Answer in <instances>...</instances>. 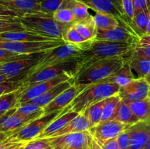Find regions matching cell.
I'll list each match as a JSON object with an SVG mask.
<instances>
[{"label": "cell", "instance_id": "cell-1", "mask_svg": "<svg viewBox=\"0 0 150 149\" xmlns=\"http://www.w3.org/2000/svg\"><path fill=\"white\" fill-rule=\"evenodd\" d=\"M131 53L125 56L100 60L90 64L78 73L75 77V84L83 91L89 85L101 83L120 70L129 59Z\"/></svg>", "mask_w": 150, "mask_h": 149}, {"label": "cell", "instance_id": "cell-2", "mask_svg": "<svg viewBox=\"0 0 150 149\" xmlns=\"http://www.w3.org/2000/svg\"><path fill=\"white\" fill-rule=\"evenodd\" d=\"M134 46L135 44L128 42L94 39L90 47L83 51L79 58L80 71L100 60L128 55L133 51Z\"/></svg>", "mask_w": 150, "mask_h": 149}, {"label": "cell", "instance_id": "cell-3", "mask_svg": "<svg viewBox=\"0 0 150 149\" xmlns=\"http://www.w3.org/2000/svg\"><path fill=\"white\" fill-rule=\"evenodd\" d=\"M120 89V86L114 83H100L89 85L73 99L68 106L63 109L62 112L73 111L81 113L88 107L119 93Z\"/></svg>", "mask_w": 150, "mask_h": 149}, {"label": "cell", "instance_id": "cell-4", "mask_svg": "<svg viewBox=\"0 0 150 149\" xmlns=\"http://www.w3.org/2000/svg\"><path fill=\"white\" fill-rule=\"evenodd\" d=\"M26 31L51 38L63 40V35L71 25L60 23L54 20L53 15L38 13L18 18Z\"/></svg>", "mask_w": 150, "mask_h": 149}, {"label": "cell", "instance_id": "cell-5", "mask_svg": "<svg viewBox=\"0 0 150 149\" xmlns=\"http://www.w3.org/2000/svg\"><path fill=\"white\" fill-rule=\"evenodd\" d=\"M82 52L83 51L79 45L65 43L62 46L48 51L45 55L40 57L36 64L27 72L25 77L51 66L56 65L64 61L79 59Z\"/></svg>", "mask_w": 150, "mask_h": 149}, {"label": "cell", "instance_id": "cell-6", "mask_svg": "<svg viewBox=\"0 0 150 149\" xmlns=\"http://www.w3.org/2000/svg\"><path fill=\"white\" fill-rule=\"evenodd\" d=\"M52 149H100L89 131L48 137Z\"/></svg>", "mask_w": 150, "mask_h": 149}, {"label": "cell", "instance_id": "cell-7", "mask_svg": "<svg viewBox=\"0 0 150 149\" xmlns=\"http://www.w3.org/2000/svg\"><path fill=\"white\" fill-rule=\"evenodd\" d=\"M79 71H80L79 59L64 61L40 70L30 75L26 76L22 78L23 80L22 86H27L34 83L46 81L62 74H70L76 76Z\"/></svg>", "mask_w": 150, "mask_h": 149}, {"label": "cell", "instance_id": "cell-8", "mask_svg": "<svg viewBox=\"0 0 150 149\" xmlns=\"http://www.w3.org/2000/svg\"><path fill=\"white\" fill-rule=\"evenodd\" d=\"M64 40L55 39L37 42H18L0 39V48L21 54H33L48 52L64 45Z\"/></svg>", "mask_w": 150, "mask_h": 149}, {"label": "cell", "instance_id": "cell-9", "mask_svg": "<svg viewBox=\"0 0 150 149\" xmlns=\"http://www.w3.org/2000/svg\"><path fill=\"white\" fill-rule=\"evenodd\" d=\"M95 12H102L114 16L120 24L135 32L132 23L125 13L122 0H80ZM136 33V32H135Z\"/></svg>", "mask_w": 150, "mask_h": 149}, {"label": "cell", "instance_id": "cell-10", "mask_svg": "<svg viewBox=\"0 0 150 149\" xmlns=\"http://www.w3.org/2000/svg\"><path fill=\"white\" fill-rule=\"evenodd\" d=\"M62 111V110L54 111L50 113L44 114L40 118L25 125L11 135V137L18 142H29L35 140L45 129L61 114Z\"/></svg>", "mask_w": 150, "mask_h": 149}, {"label": "cell", "instance_id": "cell-11", "mask_svg": "<svg viewBox=\"0 0 150 149\" xmlns=\"http://www.w3.org/2000/svg\"><path fill=\"white\" fill-rule=\"evenodd\" d=\"M74 77H76V75L73 74H62L46 81L34 83L27 86H21L20 88V95H19V106L21 104L29 102L40 96L54 86Z\"/></svg>", "mask_w": 150, "mask_h": 149}, {"label": "cell", "instance_id": "cell-12", "mask_svg": "<svg viewBox=\"0 0 150 149\" xmlns=\"http://www.w3.org/2000/svg\"><path fill=\"white\" fill-rule=\"evenodd\" d=\"M130 126L117 121L110 120L100 122L98 125L89 129V132L100 147L109 140L115 139Z\"/></svg>", "mask_w": 150, "mask_h": 149}, {"label": "cell", "instance_id": "cell-13", "mask_svg": "<svg viewBox=\"0 0 150 149\" xmlns=\"http://www.w3.org/2000/svg\"><path fill=\"white\" fill-rule=\"evenodd\" d=\"M150 84L145 78L133 79L126 86L120 87L119 95L126 102L141 100L149 96Z\"/></svg>", "mask_w": 150, "mask_h": 149}, {"label": "cell", "instance_id": "cell-14", "mask_svg": "<svg viewBox=\"0 0 150 149\" xmlns=\"http://www.w3.org/2000/svg\"><path fill=\"white\" fill-rule=\"evenodd\" d=\"M46 53H42L32 58L16 60L7 63H1L0 64V74L8 76L10 78L18 77V76L24 77L27 72L34 65H35L40 58L45 55Z\"/></svg>", "mask_w": 150, "mask_h": 149}, {"label": "cell", "instance_id": "cell-15", "mask_svg": "<svg viewBox=\"0 0 150 149\" xmlns=\"http://www.w3.org/2000/svg\"><path fill=\"white\" fill-rule=\"evenodd\" d=\"M14 108L4 112L0 117V132H8L13 135L25 125L35 119L25 117L16 111Z\"/></svg>", "mask_w": 150, "mask_h": 149}, {"label": "cell", "instance_id": "cell-16", "mask_svg": "<svg viewBox=\"0 0 150 149\" xmlns=\"http://www.w3.org/2000/svg\"><path fill=\"white\" fill-rule=\"evenodd\" d=\"M139 38L135 32L120 24L118 27L111 30H98L95 39L136 44Z\"/></svg>", "mask_w": 150, "mask_h": 149}, {"label": "cell", "instance_id": "cell-17", "mask_svg": "<svg viewBox=\"0 0 150 149\" xmlns=\"http://www.w3.org/2000/svg\"><path fill=\"white\" fill-rule=\"evenodd\" d=\"M130 143L128 149H142L150 140V118L129 127Z\"/></svg>", "mask_w": 150, "mask_h": 149}, {"label": "cell", "instance_id": "cell-18", "mask_svg": "<svg viewBox=\"0 0 150 149\" xmlns=\"http://www.w3.org/2000/svg\"><path fill=\"white\" fill-rule=\"evenodd\" d=\"M0 4L10 9L19 15L40 13V0H0Z\"/></svg>", "mask_w": 150, "mask_h": 149}, {"label": "cell", "instance_id": "cell-19", "mask_svg": "<svg viewBox=\"0 0 150 149\" xmlns=\"http://www.w3.org/2000/svg\"><path fill=\"white\" fill-rule=\"evenodd\" d=\"M81 91V89L79 86H76V84L73 85L71 87L60 93L51 103L43 108L44 114L50 113L54 111L62 110L66 107L68 106Z\"/></svg>", "mask_w": 150, "mask_h": 149}, {"label": "cell", "instance_id": "cell-20", "mask_svg": "<svg viewBox=\"0 0 150 149\" xmlns=\"http://www.w3.org/2000/svg\"><path fill=\"white\" fill-rule=\"evenodd\" d=\"M74 84L75 77L74 78L70 79V80H67V81L62 82V83L54 86V87L51 88V89H49V90H48V91L45 92V93H42V95L38 96V97L35 98V99H32V100L26 102L35 104V105L44 108L45 106H47L48 104L51 103L55 98H57L60 93L64 92V91L67 90V89L71 87V86Z\"/></svg>", "mask_w": 150, "mask_h": 149}, {"label": "cell", "instance_id": "cell-21", "mask_svg": "<svg viewBox=\"0 0 150 149\" xmlns=\"http://www.w3.org/2000/svg\"><path fill=\"white\" fill-rule=\"evenodd\" d=\"M79 114V112H73V111H70V112H64V113L61 112V114L58 117H57L36 139L51 137L53 134L59 131L72 120L74 119Z\"/></svg>", "mask_w": 150, "mask_h": 149}, {"label": "cell", "instance_id": "cell-22", "mask_svg": "<svg viewBox=\"0 0 150 149\" xmlns=\"http://www.w3.org/2000/svg\"><path fill=\"white\" fill-rule=\"evenodd\" d=\"M0 39L9 41L18 42H37V41L55 40V39L45 37L34 32L23 31V32H7L0 34ZM60 40V39H59Z\"/></svg>", "mask_w": 150, "mask_h": 149}, {"label": "cell", "instance_id": "cell-23", "mask_svg": "<svg viewBox=\"0 0 150 149\" xmlns=\"http://www.w3.org/2000/svg\"><path fill=\"white\" fill-rule=\"evenodd\" d=\"M89 129H90V127H89V124L87 119L83 115V114L81 112L74 119L72 120L70 123H68L65 127H63L59 131L53 134L51 137H58V136L71 134V133L88 131V130H89Z\"/></svg>", "mask_w": 150, "mask_h": 149}, {"label": "cell", "instance_id": "cell-24", "mask_svg": "<svg viewBox=\"0 0 150 149\" xmlns=\"http://www.w3.org/2000/svg\"><path fill=\"white\" fill-rule=\"evenodd\" d=\"M133 79L136 78H135L134 74H133L131 68H130L128 59L120 70L116 72L112 75L109 76L108 77L105 78L101 83H117L120 87H122V86H125L127 84H128Z\"/></svg>", "mask_w": 150, "mask_h": 149}, {"label": "cell", "instance_id": "cell-25", "mask_svg": "<svg viewBox=\"0 0 150 149\" xmlns=\"http://www.w3.org/2000/svg\"><path fill=\"white\" fill-rule=\"evenodd\" d=\"M73 25L84 40L88 41L95 39L98 29L95 26L94 18L92 15L85 20L75 22Z\"/></svg>", "mask_w": 150, "mask_h": 149}, {"label": "cell", "instance_id": "cell-26", "mask_svg": "<svg viewBox=\"0 0 150 149\" xmlns=\"http://www.w3.org/2000/svg\"><path fill=\"white\" fill-rule=\"evenodd\" d=\"M126 102L129 105L133 115L138 121H145L150 118V97L149 96L141 100Z\"/></svg>", "mask_w": 150, "mask_h": 149}, {"label": "cell", "instance_id": "cell-27", "mask_svg": "<svg viewBox=\"0 0 150 149\" xmlns=\"http://www.w3.org/2000/svg\"><path fill=\"white\" fill-rule=\"evenodd\" d=\"M149 16L150 6L147 8L139 10L134 13L132 24H133V30L139 37L146 34V28H147Z\"/></svg>", "mask_w": 150, "mask_h": 149}, {"label": "cell", "instance_id": "cell-28", "mask_svg": "<svg viewBox=\"0 0 150 149\" xmlns=\"http://www.w3.org/2000/svg\"><path fill=\"white\" fill-rule=\"evenodd\" d=\"M94 21L98 30H111L120 25L119 20L114 16L102 12H95L93 16Z\"/></svg>", "mask_w": 150, "mask_h": 149}, {"label": "cell", "instance_id": "cell-29", "mask_svg": "<svg viewBox=\"0 0 150 149\" xmlns=\"http://www.w3.org/2000/svg\"><path fill=\"white\" fill-rule=\"evenodd\" d=\"M129 64L135 78H146L150 72V61L137 58L130 55L129 58Z\"/></svg>", "mask_w": 150, "mask_h": 149}, {"label": "cell", "instance_id": "cell-30", "mask_svg": "<svg viewBox=\"0 0 150 149\" xmlns=\"http://www.w3.org/2000/svg\"><path fill=\"white\" fill-rule=\"evenodd\" d=\"M114 120L129 126L139 122L136 117L133 115L127 102L123 99H121L119 103Z\"/></svg>", "mask_w": 150, "mask_h": 149}, {"label": "cell", "instance_id": "cell-31", "mask_svg": "<svg viewBox=\"0 0 150 149\" xmlns=\"http://www.w3.org/2000/svg\"><path fill=\"white\" fill-rule=\"evenodd\" d=\"M62 6L69 7L76 17V22L85 20L91 17L89 13V7L80 0H64Z\"/></svg>", "mask_w": 150, "mask_h": 149}, {"label": "cell", "instance_id": "cell-32", "mask_svg": "<svg viewBox=\"0 0 150 149\" xmlns=\"http://www.w3.org/2000/svg\"><path fill=\"white\" fill-rule=\"evenodd\" d=\"M121 99H122L119 93H117V94L110 96V97L107 98L104 100L102 118H101L100 122L114 120L116 112H117V107H118V105Z\"/></svg>", "mask_w": 150, "mask_h": 149}, {"label": "cell", "instance_id": "cell-33", "mask_svg": "<svg viewBox=\"0 0 150 149\" xmlns=\"http://www.w3.org/2000/svg\"><path fill=\"white\" fill-rule=\"evenodd\" d=\"M103 104L104 100H103L95 105L88 107L83 112H82L89 122L90 129L98 125L101 121Z\"/></svg>", "mask_w": 150, "mask_h": 149}, {"label": "cell", "instance_id": "cell-34", "mask_svg": "<svg viewBox=\"0 0 150 149\" xmlns=\"http://www.w3.org/2000/svg\"><path fill=\"white\" fill-rule=\"evenodd\" d=\"M132 55L137 58L150 61V35L145 34L135 44Z\"/></svg>", "mask_w": 150, "mask_h": 149}, {"label": "cell", "instance_id": "cell-35", "mask_svg": "<svg viewBox=\"0 0 150 149\" xmlns=\"http://www.w3.org/2000/svg\"><path fill=\"white\" fill-rule=\"evenodd\" d=\"M20 89L0 96V112H6L19 107Z\"/></svg>", "mask_w": 150, "mask_h": 149}, {"label": "cell", "instance_id": "cell-36", "mask_svg": "<svg viewBox=\"0 0 150 149\" xmlns=\"http://www.w3.org/2000/svg\"><path fill=\"white\" fill-rule=\"evenodd\" d=\"M16 111L23 116L32 118L35 120L44 115L43 108L29 102H25L20 105Z\"/></svg>", "mask_w": 150, "mask_h": 149}, {"label": "cell", "instance_id": "cell-37", "mask_svg": "<svg viewBox=\"0 0 150 149\" xmlns=\"http://www.w3.org/2000/svg\"><path fill=\"white\" fill-rule=\"evenodd\" d=\"M26 31L18 18H0V34L7 32H23Z\"/></svg>", "mask_w": 150, "mask_h": 149}, {"label": "cell", "instance_id": "cell-38", "mask_svg": "<svg viewBox=\"0 0 150 149\" xmlns=\"http://www.w3.org/2000/svg\"><path fill=\"white\" fill-rule=\"evenodd\" d=\"M54 20L65 25H73L76 22V17L69 7L62 6L53 14Z\"/></svg>", "mask_w": 150, "mask_h": 149}, {"label": "cell", "instance_id": "cell-39", "mask_svg": "<svg viewBox=\"0 0 150 149\" xmlns=\"http://www.w3.org/2000/svg\"><path fill=\"white\" fill-rule=\"evenodd\" d=\"M45 53V52H42ZM42 53H38L33 54H21L17 53L11 52V51H6V50L1 49L0 48V64L1 63H7L10 61H16V60L24 59V58H29L35 57L36 56L40 55Z\"/></svg>", "mask_w": 150, "mask_h": 149}, {"label": "cell", "instance_id": "cell-40", "mask_svg": "<svg viewBox=\"0 0 150 149\" xmlns=\"http://www.w3.org/2000/svg\"><path fill=\"white\" fill-rule=\"evenodd\" d=\"M22 78H23V77L18 76V77L10 79L7 81L0 83V96L1 95L10 93V92H13L20 89L23 85Z\"/></svg>", "mask_w": 150, "mask_h": 149}, {"label": "cell", "instance_id": "cell-41", "mask_svg": "<svg viewBox=\"0 0 150 149\" xmlns=\"http://www.w3.org/2000/svg\"><path fill=\"white\" fill-rule=\"evenodd\" d=\"M62 39L65 43L74 44V45H79L86 42V40H84L83 37L79 34L73 25H71L66 31L63 35Z\"/></svg>", "mask_w": 150, "mask_h": 149}, {"label": "cell", "instance_id": "cell-42", "mask_svg": "<svg viewBox=\"0 0 150 149\" xmlns=\"http://www.w3.org/2000/svg\"><path fill=\"white\" fill-rule=\"evenodd\" d=\"M64 0H40L41 12L53 15L62 6Z\"/></svg>", "mask_w": 150, "mask_h": 149}, {"label": "cell", "instance_id": "cell-43", "mask_svg": "<svg viewBox=\"0 0 150 149\" xmlns=\"http://www.w3.org/2000/svg\"><path fill=\"white\" fill-rule=\"evenodd\" d=\"M23 149H52L48 138L35 139L29 141L23 146Z\"/></svg>", "mask_w": 150, "mask_h": 149}, {"label": "cell", "instance_id": "cell-44", "mask_svg": "<svg viewBox=\"0 0 150 149\" xmlns=\"http://www.w3.org/2000/svg\"><path fill=\"white\" fill-rule=\"evenodd\" d=\"M117 140L121 149H128L130 143V131L129 127H127L125 131H123L118 137Z\"/></svg>", "mask_w": 150, "mask_h": 149}, {"label": "cell", "instance_id": "cell-45", "mask_svg": "<svg viewBox=\"0 0 150 149\" xmlns=\"http://www.w3.org/2000/svg\"><path fill=\"white\" fill-rule=\"evenodd\" d=\"M122 1L125 13L126 15L128 18L129 20H130V21L132 23L135 13L134 7H133V0H122ZM132 26H133V24H132Z\"/></svg>", "mask_w": 150, "mask_h": 149}, {"label": "cell", "instance_id": "cell-46", "mask_svg": "<svg viewBox=\"0 0 150 149\" xmlns=\"http://www.w3.org/2000/svg\"><path fill=\"white\" fill-rule=\"evenodd\" d=\"M28 142H18L14 140L11 136H10L9 141L1 149H16L22 147V146H24Z\"/></svg>", "mask_w": 150, "mask_h": 149}, {"label": "cell", "instance_id": "cell-47", "mask_svg": "<svg viewBox=\"0 0 150 149\" xmlns=\"http://www.w3.org/2000/svg\"><path fill=\"white\" fill-rule=\"evenodd\" d=\"M0 18H18L19 15L10 9L0 4Z\"/></svg>", "mask_w": 150, "mask_h": 149}, {"label": "cell", "instance_id": "cell-48", "mask_svg": "<svg viewBox=\"0 0 150 149\" xmlns=\"http://www.w3.org/2000/svg\"><path fill=\"white\" fill-rule=\"evenodd\" d=\"M133 1L135 13L147 8L150 6V0H133Z\"/></svg>", "mask_w": 150, "mask_h": 149}, {"label": "cell", "instance_id": "cell-49", "mask_svg": "<svg viewBox=\"0 0 150 149\" xmlns=\"http://www.w3.org/2000/svg\"><path fill=\"white\" fill-rule=\"evenodd\" d=\"M101 149H121L118 144L117 138L109 140L101 146Z\"/></svg>", "mask_w": 150, "mask_h": 149}, {"label": "cell", "instance_id": "cell-50", "mask_svg": "<svg viewBox=\"0 0 150 149\" xmlns=\"http://www.w3.org/2000/svg\"><path fill=\"white\" fill-rule=\"evenodd\" d=\"M10 79H12V78L9 77L8 76L4 75V74H0V83H1V82H4V81H7V80H10Z\"/></svg>", "mask_w": 150, "mask_h": 149}, {"label": "cell", "instance_id": "cell-51", "mask_svg": "<svg viewBox=\"0 0 150 149\" xmlns=\"http://www.w3.org/2000/svg\"><path fill=\"white\" fill-rule=\"evenodd\" d=\"M9 140H10V137H8L7 139H5V140L0 141V149H1V148H2L3 146H4V145H5L6 143L9 141Z\"/></svg>", "mask_w": 150, "mask_h": 149}, {"label": "cell", "instance_id": "cell-52", "mask_svg": "<svg viewBox=\"0 0 150 149\" xmlns=\"http://www.w3.org/2000/svg\"><path fill=\"white\" fill-rule=\"evenodd\" d=\"M146 34L150 35V16H149V21H148L147 28H146Z\"/></svg>", "mask_w": 150, "mask_h": 149}, {"label": "cell", "instance_id": "cell-53", "mask_svg": "<svg viewBox=\"0 0 150 149\" xmlns=\"http://www.w3.org/2000/svg\"><path fill=\"white\" fill-rule=\"evenodd\" d=\"M142 149H150V140H149V142L147 143V144L144 146Z\"/></svg>", "mask_w": 150, "mask_h": 149}, {"label": "cell", "instance_id": "cell-54", "mask_svg": "<svg viewBox=\"0 0 150 149\" xmlns=\"http://www.w3.org/2000/svg\"><path fill=\"white\" fill-rule=\"evenodd\" d=\"M145 79H146V81H147L148 83H149V84H150V72H149V74H148L147 76H146V78H145Z\"/></svg>", "mask_w": 150, "mask_h": 149}, {"label": "cell", "instance_id": "cell-55", "mask_svg": "<svg viewBox=\"0 0 150 149\" xmlns=\"http://www.w3.org/2000/svg\"><path fill=\"white\" fill-rule=\"evenodd\" d=\"M3 114H4V113H3V112H0V117H1V115H3Z\"/></svg>", "mask_w": 150, "mask_h": 149}, {"label": "cell", "instance_id": "cell-56", "mask_svg": "<svg viewBox=\"0 0 150 149\" xmlns=\"http://www.w3.org/2000/svg\"><path fill=\"white\" fill-rule=\"evenodd\" d=\"M23 146H22V147H21V148H16V149H21L22 148H23Z\"/></svg>", "mask_w": 150, "mask_h": 149}, {"label": "cell", "instance_id": "cell-57", "mask_svg": "<svg viewBox=\"0 0 150 149\" xmlns=\"http://www.w3.org/2000/svg\"><path fill=\"white\" fill-rule=\"evenodd\" d=\"M149 97H150V91H149Z\"/></svg>", "mask_w": 150, "mask_h": 149}, {"label": "cell", "instance_id": "cell-58", "mask_svg": "<svg viewBox=\"0 0 150 149\" xmlns=\"http://www.w3.org/2000/svg\"><path fill=\"white\" fill-rule=\"evenodd\" d=\"M23 148H21V149H23Z\"/></svg>", "mask_w": 150, "mask_h": 149}, {"label": "cell", "instance_id": "cell-59", "mask_svg": "<svg viewBox=\"0 0 150 149\" xmlns=\"http://www.w3.org/2000/svg\"><path fill=\"white\" fill-rule=\"evenodd\" d=\"M100 149H101V148H100Z\"/></svg>", "mask_w": 150, "mask_h": 149}]
</instances>
